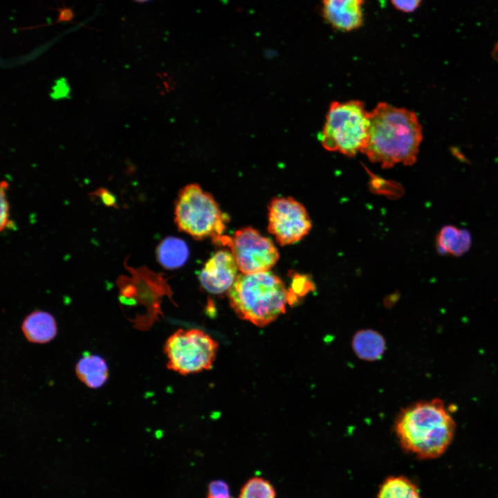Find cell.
Returning <instances> with one entry per match:
<instances>
[{
	"label": "cell",
	"instance_id": "15",
	"mask_svg": "<svg viewBox=\"0 0 498 498\" xmlns=\"http://www.w3.org/2000/svg\"><path fill=\"white\" fill-rule=\"evenodd\" d=\"M189 256L186 243L179 238L167 237L156 248V257L167 269H175L185 264Z\"/></svg>",
	"mask_w": 498,
	"mask_h": 498
},
{
	"label": "cell",
	"instance_id": "3",
	"mask_svg": "<svg viewBox=\"0 0 498 498\" xmlns=\"http://www.w3.org/2000/svg\"><path fill=\"white\" fill-rule=\"evenodd\" d=\"M228 296L237 315L258 326L275 320L289 304L284 283L270 270L238 275Z\"/></svg>",
	"mask_w": 498,
	"mask_h": 498
},
{
	"label": "cell",
	"instance_id": "12",
	"mask_svg": "<svg viewBox=\"0 0 498 498\" xmlns=\"http://www.w3.org/2000/svg\"><path fill=\"white\" fill-rule=\"evenodd\" d=\"M78 379L87 387L98 389L107 382L109 372L106 360L99 355L84 353L75 365Z\"/></svg>",
	"mask_w": 498,
	"mask_h": 498
},
{
	"label": "cell",
	"instance_id": "9",
	"mask_svg": "<svg viewBox=\"0 0 498 498\" xmlns=\"http://www.w3.org/2000/svg\"><path fill=\"white\" fill-rule=\"evenodd\" d=\"M238 266L232 252L221 250L205 264L199 277L202 286L212 294H222L232 286L237 277Z\"/></svg>",
	"mask_w": 498,
	"mask_h": 498
},
{
	"label": "cell",
	"instance_id": "5",
	"mask_svg": "<svg viewBox=\"0 0 498 498\" xmlns=\"http://www.w3.org/2000/svg\"><path fill=\"white\" fill-rule=\"evenodd\" d=\"M174 221L179 230L196 239L212 237L221 242L225 236L227 216L212 194L196 183L187 185L178 192Z\"/></svg>",
	"mask_w": 498,
	"mask_h": 498
},
{
	"label": "cell",
	"instance_id": "4",
	"mask_svg": "<svg viewBox=\"0 0 498 498\" xmlns=\"http://www.w3.org/2000/svg\"><path fill=\"white\" fill-rule=\"evenodd\" d=\"M370 111L360 100L333 102L320 133L322 147L349 157L362 153L368 139Z\"/></svg>",
	"mask_w": 498,
	"mask_h": 498
},
{
	"label": "cell",
	"instance_id": "22",
	"mask_svg": "<svg viewBox=\"0 0 498 498\" xmlns=\"http://www.w3.org/2000/svg\"><path fill=\"white\" fill-rule=\"evenodd\" d=\"M421 1L422 0H391L396 10L406 13L414 12L420 6Z\"/></svg>",
	"mask_w": 498,
	"mask_h": 498
},
{
	"label": "cell",
	"instance_id": "10",
	"mask_svg": "<svg viewBox=\"0 0 498 498\" xmlns=\"http://www.w3.org/2000/svg\"><path fill=\"white\" fill-rule=\"evenodd\" d=\"M322 15L333 28L350 32L364 23V0H321Z\"/></svg>",
	"mask_w": 498,
	"mask_h": 498
},
{
	"label": "cell",
	"instance_id": "17",
	"mask_svg": "<svg viewBox=\"0 0 498 498\" xmlns=\"http://www.w3.org/2000/svg\"><path fill=\"white\" fill-rule=\"evenodd\" d=\"M238 498H276V490L268 479L252 477L244 483Z\"/></svg>",
	"mask_w": 498,
	"mask_h": 498
},
{
	"label": "cell",
	"instance_id": "23",
	"mask_svg": "<svg viewBox=\"0 0 498 498\" xmlns=\"http://www.w3.org/2000/svg\"><path fill=\"white\" fill-rule=\"evenodd\" d=\"M206 498H233V497L232 496L227 497H211V496L207 495Z\"/></svg>",
	"mask_w": 498,
	"mask_h": 498
},
{
	"label": "cell",
	"instance_id": "7",
	"mask_svg": "<svg viewBox=\"0 0 498 498\" xmlns=\"http://www.w3.org/2000/svg\"><path fill=\"white\" fill-rule=\"evenodd\" d=\"M228 246L239 270L243 274L268 271L279 257L273 242L251 227L237 230Z\"/></svg>",
	"mask_w": 498,
	"mask_h": 498
},
{
	"label": "cell",
	"instance_id": "2",
	"mask_svg": "<svg viewBox=\"0 0 498 498\" xmlns=\"http://www.w3.org/2000/svg\"><path fill=\"white\" fill-rule=\"evenodd\" d=\"M456 424L439 398L412 404L398 414L394 430L401 447L421 459L443 454L454 438Z\"/></svg>",
	"mask_w": 498,
	"mask_h": 498
},
{
	"label": "cell",
	"instance_id": "19",
	"mask_svg": "<svg viewBox=\"0 0 498 498\" xmlns=\"http://www.w3.org/2000/svg\"><path fill=\"white\" fill-rule=\"evenodd\" d=\"M9 187L7 181H3L1 183V214H0V229L1 231L8 228L15 227L12 222L9 219L10 216V204L7 199L6 191Z\"/></svg>",
	"mask_w": 498,
	"mask_h": 498
},
{
	"label": "cell",
	"instance_id": "16",
	"mask_svg": "<svg viewBox=\"0 0 498 498\" xmlns=\"http://www.w3.org/2000/svg\"><path fill=\"white\" fill-rule=\"evenodd\" d=\"M376 498H422L418 487L404 476H391L383 481Z\"/></svg>",
	"mask_w": 498,
	"mask_h": 498
},
{
	"label": "cell",
	"instance_id": "21",
	"mask_svg": "<svg viewBox=\"0 0 498 498\" xmlns=\"http://www.w3.org/2000/svg\"><path fill=\"white\" fill-rule=\"evenodd\" d=\"M89 195L99 198L103 205L107 207L118 208L116 196L106 188L100 187L95 192L90 193Z\"/></svg>",
	"mask_w": 498,
	"mask_h": 498
},
{
	"label": "cell",
	"instance_id": "18",
	"mask_svg": "<svg viewBox=\"0 0 498 498\" xmlns=\"http://www.w3.org/2000/svg\"><path fill=\"white\" fill-rule=\"evenodd\" d=\"M315 284L306 275L294 273L288 290V304H295L299 299L315 290Z\"/></svg>",
	"mask_w": 498,
	"mask_h": 498
},
{
	"label": "cell",
	"instance_id": "14",
	"mask_svg": "<svg viewBox=\"0 0 498 498\" xmlns=\"http://www.w3.org/2000/svg\"><path fill=\"white\" fill-rule=\"evenodd\" d=\"M352 346L359 358L372 361L380 358L384 353L385 340L378 332L364 329L355 334Z\"/></svg>",
	"mask_w": 498,
	"mask_h": 498
},
{
	"label": "cell",
	"instance_id": "13",
	"mask_svg": "<svg viewBox=\"0 0 498 498\" xmlns=\"http://www.w3.org/2000/svg\"><path fill=\"white\" fill-rule=\"evenodd\" d=\"M470 246L471 235L465 229L448 225L443 226L437 235L436 249L440 255L459 257L465 253Z\"/></svg>",
	"mask_w": 498,
	"mask_h": 498
},
{
	"label": "cell",
	"instance_id": "1",
	"mask_svg": "<svg viewBox=\"0 0 498 498\" xmlns=\"http://www.w3.org/2000/svg\"><path fill=\"white\" fill-rule=\"evenodd\" d=\"M423 140L416 114L409 109L380 102L370 111V124L362 152L382 168L400 163L412 165Z\"/></svg>",
	"mask_w": 498,
	"mask_h": 498
},
{
	"label": "cell",
	"instance_id": "8",
	"mask_svg": "<svg viewBox=\"0 0 498 498\" xmlns=\"http://www.w3.org/2000/svg\"><path fill=\"white\" fill-rule=\"evenodd\" d=\"M268 209V230L281 246L301 241L312 228L305 207L292 197H275L270 202Z\"/></svg>",
	"mask_w": 498,
	"mask_h": 498
},
{
	"label": "cell",
	"instance_id": "24",
	"mask_svg": "<svg viewBox=\"0 0 498 498\" xmlns=\"http://www.w3.org/2000/svg\"><path fill=\"white\" fill-rule=\"evenodd\" d=\"M133 1H135L136 2H139V3H143V2H145V1H147L149 0H133Z\"/></svg>",
	"mask_w": 498,
	"mask_h": 498
},
{
	"label": "cell",
	"instance_id": "20",
	"mask_svg": "<svg viewBox=\"0 0 498 498\" xmlns=\"http://www.w3.org/2000/svg\"><path fill=\"white\" fill-rule=\"evenodd\" d=\"M208 495L215 497H230V488L228 483L222 480L211 481L208 488Z\"/></svg>",
	"mask_w": 498,
	"mask_h": 498
},
{
	"label": "cell",
	"instance_id": "11",
	"mask_svg": "<svg viewBox=\"0 0 498 498\" xmlns=\"http://www.w3.org/2000/svg\"><path fill=\"white\" fill-rule=\"evenodd\" d=\"M21 331L28 342L45 344L55 338L57 326L55 319L50 313L35 311L24 318Z\"/></svg>",
	"mask_w": 498,
	"mask_h": 498
},
{
	"label": "cell",
	"instance_id": "6",
	"mask_svg": "<svg viewBox=\"0 0 498 498\" xmlns=\"http://www.w3.org/2000/svg\"><path fill=\"white\" fill-rule=\"evenodd\" d=\"M217 350L216 341L196 329L176 331L167 338L164 346L167 368L181 375L210 369Z\"/></svg>",
	"mask_w": 498,
	"mask_h": 498
}]
</instances>
